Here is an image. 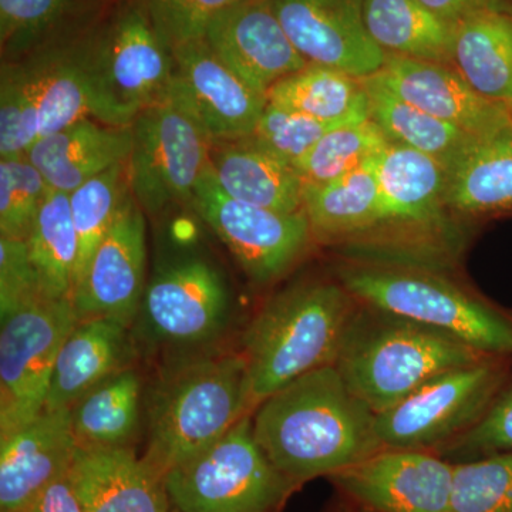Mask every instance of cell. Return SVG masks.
<instances>
[{
  "label": "cell",
  "instance_id": "1",
  "mask_svg": "<svg viewBox=\"0 0 512 512\" xmlns=\"http://www.w3.org/2000/svg\"><path fill=\"white\" fill-rule=\"evenodd\" d=\"M255 439L276 470L302 487L382 450L376 413L335 366L320 367L266 397L252 413Z\"/></svg>",
  "mask_w": 512,
  "mask_h": 512
},
{
  "label": "cell",
  "instance_id": "2",
  "mask_svg": "<svg viewBox=\"0 0 512 512\" xmlns=\"http://www.w3.org/2000/svg\"><path fill=\"white\" fill-rule=\"evenodd\" d=\"M144 410L141 458L164 478L254 412L247 360L241 350L224 348L161 363Z\"/></svg>",
  "mask_w": 512,
  "mask_h": 512
},
{
  "label": "cell",
  "instance_id": "3",
  "mask_svg": "<svg viewBox=\"0 0 512 512\" xmlns=\"http://www.w3.org/2000/svg\"><path fill=\"white\" fill-rule=\"evenodd\" d=\"M359 302L333 274L285 286L241 338L254 407L306 373L332 366Z\"/></svg>",
  "mask_w": 512,
  "mask_h": 512
},
{
  "label": "cell",
  "instance_id": "4",
  "mask_svg": "<svg viewBox=\"0 0 512 512\" xmlns=\"http://www.w3.org/2000/svg\"><path fill=\"white\" fill-rule=\"evenodd\" d=\"M485 357L456 336L359 302L333 366L379 414L434 377Z\"/></svg>",
  "mask_w": 512,
  "mask_h": 512
},
{
  "label": "cell",
  "instance_id": "5",
  "mask_svg": "<svg viewBox=\"0 0 512 512\" xmlns=\"http://www.w3.org/2000/svg\"><path fill=\"white\" fill-rule=\"evenodd\" d=\"M333 274L363 305L456 336L485 355L512 359V311L460 284L444 268L345 259Z\"/></svg>",
  "mask_w": 512,
  "mask_h": 512
},
{
  "label": "cell",
  "instance_id": "6",
  "mask_svg": "<svg viewBox=\"0 0 512 512\" xmlns=\"http://www.w3.org/2000/svg\"><path fill=\"white\" fill-rule=\"evenodd\" d=\"M235 322L227 276L200 249L184 248L157 259L131 336L138 357L167 363L224 349Z\"/></svg>",
  "mask_w": 512,
  "mask_h": 512
},
{
  "label": "cell",
  "instance_id": "7",
  "mask_svg": "<svg viewBox=\"0 0 512 512\" xmlns=\"http://www.w3.org/2000/svg\"><path fill=\"white\" fill-rule=\"evenodd\" d=\"M101 123L131 126L138 114L170 96L173 49L160 36L147 0H114L72 42Z\"/></svg>",
  "mask_w": 512,
  "mask_h": 512
},
{
  "label": "cell",
  "instance_id": "8",
  "mask_svg": "<svg viewBox=\"0 0 512 512\" xmlns=\"http://www.w3.org/2000/svg\"><path fill=\"white\" fill-rule=\"evenodd\" d=\"M380 221L346 259L450 268L458 248L446 204V167L436 158L387 141L376 156Z\"/></svg>",
  "mask_w": 512,
  "mask_h": 512
},
{
  "label": "cell",
  "instance_id": "9",
  "mask_svg": "<svg viewBox=\"0 0 512 512\" xmlns=\"http://www.w3.org/2000/svg\"><path fill=\"white\" fill-rule=\"evenodd\" d=\"M252 413L165 474L178 512H276L301 488L266 457L255 439Z\"/></svg>",
  "mask_w": 512,
  "mask_h": 512
},
{
  "label": "cell",
  "instance_id": "10",
  "mask_svg": "<svg viewBox=\"0 0 512 512\" xmlns=\"http://www.w3.org/2000/svg\"><path fill=\"white\" fill-rule=\"evenodd\" d=\"M512 370V359L490 356L448 370L376 414L383 448L436 453L483 419Z\"/></svg>",
  "mask_w": 512,
  "mask_h": 512
},
{
  "label": "cell",
  "instance_id": "11",
  "mask_svg": "<svg viewBox=\"0 0 512 512\" xmlns=\"http://www.w3.org/2000/svg\"><path fill=\"white\" fill-rule=\"evenodd\" d=\"M131 127L128 180L144 214L161 217L177 205L191 204L211 157L212 140L200 121L170 92L138 114Z\"/></svg>",
  "mask_w": 512,
  "mask_h": 512
},
{
  "label": "cell",
  "instance_id": "12",
  "mask_svg": "<svg viewBox=\"0 0 512 512\" xmlns=\"http://www.w3.org/2000/svg\"><path fill=\"white\" fill-rule=\"evenodd\" d=\"M191 204L252 284L258 286L284 279L315 241L305 211L284 214L232 200L215 181L210 165L195 188Z\"/></svg>",
  "mask_w": 512,
  "mask_h": 512
},
{
  "label": "cell",
  "instance_id": "13",
  "mask_svg": "<svg viewBox=\"0 0 512 512\" xmlns=\"http://www.w3.org/2000/svg\"><path fill=\"white\" fill-rule=\"evenodd\" d=\"M76 323L72 299H47L0 320V436L45 412L57 355Z\"/></svg>",
  "mask_w": 512,
  "mask_h": 512
},
{
  "label": "cell",
  "instance_id": "14",
  "mask_svg": "<svg viewBox=\"0 0 512 512\" xmlns=\"http://www.w3.org/2000/svg\"><path fill=\"white\" fill-rule=\"evenodd\" d=\"M367 512H450L454 464L423 450L382 448L329 477Z\"/></svg>",
  "mask_w": 512,
  "mask_h": 512
},
{
  "label": "cell",
  "instance_id": "15",
  "mask_svg": "<svg viewBox=\"0 0 512 512\" xmlns=\"http://www.w3.org/2000/svg\"><path fill=\"white\" fill-rule=\"evenodd\" d=\"M147 279L146 214L131 194L74 288L77 322L114 320L131 329Z\"/></svg>",
  "mask_w": 512,
  "mask_h": 512
},
{
  "label": "cell",
  "instance_id": "16",
  "mask_svg": "<svg viewBox=\"0 0 512 512\" xmlns=\"http://www.w3.org/2000/svg\"><path fill=\"white\" fill-rule=\"evenodd\" d=\"M171 94L190 109L212 141H235L254 133L268 97L256 92L221 59L207 40L173 49Z\"/></svg>",
  "mask_w": 512,
  "mask_h": 512
},
{
  "label": "cell",
  "instance_id": "17",
  "mask_svg": "<svg viewBox=\"0 0 512 512\" xmlns=\"http://www.w3.org/2000/svg\"><path fill=\"white\" fill-rule=\"evenodd\" d=\"M299 55L363 79L382 69L386 53L365 25L363 0H271Z\"/></svg>",
  "mask_w": 512,
  "mask_h": 512
},
{
  "label": "cell",
  "instance_id": "18",
  "mask_svg": "<svg viewBox=\"0 0 512 512\" xmlns=\"http://www.w3.org/2000/svg\"><path fill=\"white\" fill-rule=\"evenodd\" d=\"M205 40L238 76L266 97L279 80L308 64L286 35L271 0H235L215 16Z\"/></svg>",
  "mask_w": 512,
  "mask_h": 512
},
{
  "label": "cell",
  "instance_id": "19",
  "mask_svg": "<svg viewBox=\"0 0 512 512\" xmlns=\"http://www.w3.org/2000/svg\"><path fill=\"white\" fill-rule=\"evenodd\" d=\"M70 409L45 410L0 436V512H26L37 494L72 466L77 451Z\"/></svg>",
  "mask_w": 512,
  "mask_h": 512
},
{
  "label": "cell",
  "instance_id": "20",
  "mask_svg": "<svg viewBox=\"0 0 512 512\" xmlns=\"http://www.w3.org/2000/svg\"><path fill=\"white\" fill-rule=\"evenodd\" d=\"M446 204L468 218L512 214V113L470 134L447 164Z\"/></svg>",
  "mask_w": 512,
  "mask_h": 512
},
{
  "label": "cell",
  "instance_id": "21",
  "mask_svg": "<svg viewBox=\"0 0 512 512\" xmlns=\"http://www.w3.org/2000/svg\"><path fill=\"white\" fill-rule=\"evenodd\" d=\"M376 74L397 96L464 133H480L511 113L474 92L448 64L386 55Z\"/></svg>",
  "mask_w": 512,
  "mask_h": 512
},
{
  "label": "cell",
  "instance_id": "22",
  "mask_svg": "<svg viewBox=\"0 0 512 512\" xmlns=\"http://www.w3.org/2000/svg\"><path fill=\"white\" fill-rule=\"evenodd\" d=\"M70 476L86 512H178L164 478L133 448L77 447Z\"/></svg>",
  "mask_w": 512,
  "mask_h": 512
},
{
  "label": "cell",
  "instance_id": "23",
  "mask_svg": "<svg viewBox=\"0 0 512 512\" xmlns=\"http://www.w3.org/2000/svg\"><path fill=\"white\" fill-rule=\"evenodd\" d=\"M131 329L114 320L77 322L57 355L45 410L70 409L107 377L136 365Z\"/></svg>",
  "mask_w": 512,
  "mask_h": 512
},
{
  "label": "cell",
  "instance_id": "24",
  "mask_svg": "<svg viewBox=\"0 0 512 512\" xmlns=\"http://www.w3.org/2000/svg\"><path fill=\"white\" fill-rule=\"evenodd\" d=\"M133 127L82 120L59 133L37 138L29 160L52 190L70 192L128 160Z\"/></svg>",
  "mask_w": 512,
  "mask_h": 512
},
{
  "label": "cell",
  "instance_id": "25",
  "mask_svg": "<svg viewBox=\"0 0 512 512\" xmlns=\"http://www.w3.org/2000/svg\"><path fill=\"white\" fill-rule=\"evenodd\" d=\"M302 202L315 241L355 254L380 221L376 157L328 184L303 185Z\"/></svg>",
  "mask_w": 512,
  "mask_h": 512
},
{
  "label": "cell",
  "instance_id": "26",
  "mask_svg": "<svg viewBox=\"0 0 512 512\" xmlns=\"http://www.w3.org/2000/svg\"><path fill=\"white\" fill-rule=\"evenodd\" d=\"M210 167L232 200L284 214L303 211V184L296 168L249 137L212 141Z\"/></svg>",
  "mask_w": 512,
  "mask_h": 512
},
{
  "label": "cell",
  "instance_id": "27",
  "mask_svg": "<svg viewBox=\"0 0 512 512\" xmlns=\"http://www.w3.org/2000/svg\"><path fill=\"white\" fill-rule=\"evenodd\" d=\"M101 0H0L2 63H22L69 45L99 19Z\"/></svg>",
  "mask_w": 512,
  "mask_h": 512
},
{
  "label": "cell",
  "instance_id": "28",
  "mask_svg": "<svg viewBox=\"0 0 512 512\" xmlns=\"http://www.w3.org/2000/svg\"><path fill=\"white\" fill-rule=\"evenodd\" d=\"M451 66L474 92L512 113V13L485 8L457 22Z\"/></svg>",
  "mask_w": 512,
  "mask_h": 512
},
{
  "label": "cell",
  "instance_id": "29",
  "mask_svg": "<svg viewBox=\"0 0 512 512\" xmlns=\"http://www.w3.org/2000/svg\"><path fill=\"white\" fill-rule=\"evenodd\" d=\"M144 396L136 365L94 386L70 407L77 446L133 448L143 423Z\"/></svg>",
  "mask_w": 512,
  "mask_h": 512
},
{
  "label": "cell",
  "instance_id": "30",
  "mask_svg": "<svg viewBox=\"0 0 512 512\" xmlns=\"http://www.w3.org/2000/svg\"><path fill=\"white\" fill-rule=\"evenodd\" d=\"M367 32L386 55L451 66L453 26L419 0H363Z\"/></svg>",
  "mask_w": 512,
  "mask_h": 512
},
{
  "label": "cell",
  "instance_id": "31",
  "mask_svg": "<svg viewBox=\"0 0 512 512\" xmlns=\"http://www.w3.org/2000/svg\"><path fill=\"white\" fill-rule=\"evenodd\" d=\"M22 64L35 93L40 137L59 133L82 120L100 121L92 90L73 55L72 43Z\"/></svg>",
  "mask_w": 512,
  "mask_h": 512
},
{
  "label": "cell",
  "instance_id": "32",
  "mask_svg": "<svg viewBox=\"0 0 512 512\" xmlns=\"http://www.w3.org/2000/svg\"><path fill=\"white\" fill-rule=\"evenodd\" d=\"M268 103L333 124L369 119L362 79L333 67L306 64L279 80L268 92Z\"/></svg>",
  "mask_w": 512,
  "mask_h": 512
},
{
  "label": "cell",
  "instance_id": "33",
  "mask_svg": "<svg viewBox=\"0 0 512 512\" xmlns=\"http://www.w3.org/2000/svg\"><path fill=\"white\" fill-rule=\"evenodd\" d=\"M362 84L369 104V120L390 143L413 148L447 167L470 136L397 96L376 73L363 77Z\"/></svg>",
  "mask_w": 512,
  "mask_h": 512
},
{
  "label": "cell",
  "instance_id": "34",
  "mask_svg": "<svg viewBox=\"0 0 512 512\" xmlns=\"http://www.w3.org/2000/svg\"><path fill=\"white\" fill-rule=\"evenodd\" d=\"M26 245L43 296L50 301L72 299L79 261V239L67 192L49 188Z\"/></svg>",
  "mask_w": 512,
  "mask_h": 512
},
{
  "label": "cell",
  "instance_id": "35",
  "mask_svg": "<svg viewBox=\"0 0 512 512\" xmlns=\"http://www.w3.org/2000/svg\"><path fill=\"white\" fill-rule=\"evenodd\" d=\"M127 161L114 165L69 194L73 224L79 239L76 285L131 197Z\"/></svg>",
  "mask_w": 512,
  "mask_h": 512
},
{
  "label": "cell",
  "instance_id": "36",
  "mask_svg": "<svg viewBox=\"0 0 512 512\" xmlns=\"http://www.w3.org/2000/svg\"><path fill=\"white\" fill-rule=\"evenodd\" d=\"M387 140L369 119L345 124L320 138L295 164L303 185H323L375 158Z\"/></svg>",
  "mask_w": 512,
  "mask_h": 512
},
{
  "label": "cell",
  "instance_id": "37",
  "mask_svg": "<svg viewBox=\"0 0 512 512\" xmlns=\"http://www.w3.org/2000/svg\"><path fill=\"white\" fill-rule=\"evenodd\" d=\"M49 185L26 156L0 158V237L28 239Z\"/></svg>",
  "mask_w": 512,
  "mask_h": 512
},
{
  "label": "cell",
  "instance_id": "38",
  "mask_svg": "<svg viewBox=\"0 0 512 512\" xmlns=\"http://www.w3.org/2000/svg\"><path fill=\"white\" fill-rule=\"evenodd\" d=\"M450 512H512V454L454 464Z\"/></svg>",
  "mask_w": 512,
  "mask_h": 512
},
{
  "label": "cell",
  "instance_id": "39",
  "mask_svg": "<svg viewBox=\"0 0 512 512\" xmlns=\"http://www.w3.org/2000/svg\"><path fill=\"white\" fill-rule=\"evenodd\" d=\"M39 137V111L25 66L2 63L0 158L26 156Z\"/></svg>",
  "mask_w": 512,
  "mask_h": 512
},
{
  "label": "cell",
  "instance_id": "40",
  "mask_svg": "<svg viewBox=\"0 0 512 512\" xmlns=\"http://www.w3.org/2000/svg\"><path fill=\"white\" fill-rule=\"evenodd\" d=\"M340 126L345 124L325 123L268 103L249 138L259 147L295 167L320 138Z\"/></svg>",
  "mask_w": 512,
  "mask_h": 512
},
{
  "label": "cell",
  "instance_id": "41",
  "mask_svg": "<svg viewBox=\"0 0 512 512\" xmlns=\"http://www.w3.org/2000/svg\"><path fill=\"white\" fill-rule=\"evenodd\" d=\"M436 454L453 464L512 454V370L483 419Z\"/></svg>",
  "mask_w": 512,
  "mask_h": 512
},
{
  "label": "cell",
  "instance_id": "42",
  "mask_svg": "<svg viewBox=\"0 0 512 512\" xmlns=\"http://www.w3.org/2000/svg\"><path fill=\"white\" fill-rule=\"evenodd\" d=\"M235 0H147L158 33L171 49L205 39L212 20Z\"/></svg>",
  "mask_w": 512,
  "mask_h": 512
},
{
  "label": "cell",
  "instance_id": "43",
  "mask_svg": "<svg viewBox=\"0 0 512 512\" xmlns=\"http://www.w3.org/2000/svg\"><path fill=\"white\" fill-rule=\"evenodd\" d=\"M43 301L26 241L0 237V320Z\"/></svg>",
  "mask_w": 512,
  "mask_h": 512
},
{
  "label": "cell",
  "instance_id": "44",
  "mask_svg": "<svg viewBox=\"0 0 512 512\" xmlns=\"http://www.w3.org/2000/svg\"><path fill=\"white\" fill-rule=\"evenodd\" d=\"M26 512H86L70 476V468L46 485Z\"/></svg>",
  "mask_w": 512,
  "mask_h": 512
},
{
  "label": "cell",
  "instance_id": "45",
  "mask_svg": "<svg viewBox=\"0 0 512 512\" xmlns=\"http://www.w3.org/2000/svg\"><path fill=\"white\" fill-rule=\"evenodd\" d=\"M437 18L454 26L471 13L485 8H495L491 0H419Z\"/></svg>",
  "mask_w": 512,
  "mask_h": 512
},
{
  "label": "cell",
  "instance_id": "46",
  "mask_svg": "<svg viewBox=\"0 0 512 512\" xmlns=\"http://www.w3.org/2000/svg\"><path fill=\"white\" fill-rule=\"evenodd\" d=\"M330 512H359L355 504L348 503V501H340V503L333 505Z\"/></svg>",
  "mask_w": 512,
  "mask_h": 512
},
{
  "label": "cell",
  "instance_id": "47",
  "mask_svg": "<svg viewBox=\"0 0 512 512\" xmlns=\"http://www.w3.org/2000/svg\"><path fill=\"white\" fill-rule=\"evenodd\" d=\"M497 9L507 10L512 13V0H491Z\"/></svg>",
  "mask_w": 512,
  "mask_h": 512
},
{
  "label": "cell",
  "instance_id": "48",
  "mask_svg": "<svg viewBox=\"0 0 512 512\" xmlns=\"http://www.w3.org/2000/svg\"><path fill=\"white\" fill-rule=\"evenodd\" d=\"M101 2H104V3H111V2H114V0H101Z\"/></svg>",
  "mask_w": 512,
  "mask_h": 512
},
{
  "label": "cell",
  "instance_id": "49",
  "mask_svg": "<svg viewBox=\"0 0 512 512\" xmlns=\"http://www.w3.org/2000/svg\"><path fill=\"white\" fill-rule=\"evenodd\" d=\"M265 512H272V511H265Z\"/></svg>",
  "mask_w": 512,
  "mask_h": 512
}]
</instances>
